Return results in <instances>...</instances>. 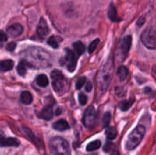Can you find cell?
I'll return each instance as SVG.
<instances>
[{
    "label": "cell",
    "mask_w": 156,
    "mask_h": 155,
    "mask_svg": "<svg viewBox=\"0 0 156 155\" xmlns=\"http://www.w3.org/2000/svg\"><path fill=\"white\" fill-rule=\"evenodd\" d=\"M113 72H114V63L109 60L106 64L102 66L97 76V83L99 89L105 92L109 87L112 80Z\"/></svg>",
    "instance_id": "obj_1"
},
{
    "label": "cell",
    "mask_w": 156,
    "mask_h": 155,
    "mask_svg": "<svg viewBox=\"0 0 156 155\" xmlns=\"http://www.w3.org/2000/svg\"><path fill=\"white\" fill-rule=\"evenodd\" d=\"M49 147L53 155H71L69 144L61 137L52 138L49 141Z\"/></svg>",
    "instance_id": "obj_2"
},
{
    "label": "cell",
    "mask_w": 156,
    "mask_h": 155,
    "mask_svg": "<svg viewBox=\"0 0 156 155\" xmlns=\"http://www.w3.org/2000/svg\"><path fill=\"white\" fill-rule=\"evenodd\" d=\"M146 133V129L143 125H139L129 135L126 142V149L132 150L135 149L143 140Z\"/></svg>",
    "instance_id": "obj_3"
},
{
    "label": "cell",
    "mask_w": 156,
    "mask_h": 155,
    "mask_svg": "<svg viewBox=\"0 0 156 155\" xmlns=\"http://www.w3.org/2000/svg\"><path fill=\"white\" fill-rule=\"evenodd\" d=\"M50 76L52 79V87L55 92L58 94H63L66 87V81L63 74L59 70L56 69L52 71Z\"/></svg>",
    "instance_id": "obj_4"
},
{
    "label": "cell",
    "mask_w": 156,
    "mask_h": 155,
    "mask_svg": "<svg viewBox=\"0 0 156 155\" xmlns=\"http://www.w3.org/2000/svg\"><path fill=\"white\" fill-rule=\"evenodd\" d=\"M131 43H132V36H129V35L125 36L120 41V43L117 45V52H116L117 58L119 61L123 62L126 59L128 53L130 50Z\"/></svg>",
    "instance_id": "obj_5"
},
{
    "label": "cell",
    "mask_w": 156,
    "mask_h": 155,
    "mask_svg": "<svg viewBox=\"0 0 156 155\" xmlns=\"http://www.w3.org/2000/svg\"><path fill=\"white\" fill-rule=\"evenodd\" d=\"M141 40L143 45L149 49H156V30L149 28L143 32Z\"/></svg>",
    "instance_id": "obj_6"
},
{
    "label": "cell",
    "mask_w": 156,
    "mask_h": 155,
    "mask_svg": "<svg viewBox=\"0 0 156 155\" xmlns=\"http://www.w3.org/2000/svg\"><path fill=\"white\" fill-rule=\"evenodd\" d=\"M77 55L69 49L65 50V56L60 60L62 65H66V68L70 72L75 71L77 65Z\"/></svg>",
    "instance_id": "obj_7"
},
{
    "label": "cell",
    "mask_w": 156,
    "mask_h": 155,
    "mask_svg": "<svg viewBox=\"0 0 156 155\" xmlns=\"http://www.w3.org/2000/svg\"><path fill=\"white\" fill-rule=\"evenodd\" d=\"M96 119V111L93 106H89L84 113L82 122L85 127L91 128L94 125Z\"/></svg>",
    "instance_id": "obj_8"
},
{
    "label": "cell",
    "mask_w": 156,
    "mask_h": 155,
    "mask_svg": "<svg viewBox=\"0 0 156 155\" xmlns=\"http://www.w3.org/2000/svg\"><path fill=\"white\" fill-rule=\"evenodd\" d=\"M49 33V27L47 26V22L43 18H41L39 21V24L37 25V36H39L40 39L43 40L47 36V35Z\"/></svg>",
    "instance_id": "obj_9"
},
{
    "label": "cell",
    "mask_w": 156,
    "mask_h": 155,
    "mask_svg": "<svg viewBox=\"0 0 156 155\" xmlns=\"http://www.w3.org/2000/svg\"><path fill=\"white\" fill-rule=\"evenodd\" d=\"M23 30L24 28L22 25L20 24H14L7 28V34L12 37H17L23 33Z\"/></svg>",
    "instance_id": "obj_10"
},
{
    "label": "cell",
    "mask_w": 156,
    "mask_h": 155,
    "mask_svg": "<svg viewBox=\"0 0 156 155\" xmlns=\"http://www.w3.org/2000/svg\"><path fill=\"white\" fill-rule=\"evenodd\" d=\"M20 141L15 138H5L1 139L2 147H18Z\"/></svg>",
    "instance_id": "obj_11"
},
{
    "label": "cell",
    "mask_w": 156,
    "mask_h": 155,
    "mask_svg": "<svg viewBox=\"0 0 156 155\" xmlns=\"http://www.w3.org/2000/svg\"><path fill=\"white\" fill-rule=\"evenodd\" d=\"M30 67H32V65H30V62H28L25 59L21 60L18 63V67H17V71H18V74L21 76H24L26 74V72H27V70Z\"/></svg>",
    "instance_id": "obj_12"
},
{
    "label": "cell",
    "mask_w": 156,
    "mask_h": 155,
    "mask_svg": "<svg viewBox=\"0 0 156 155\" xmlns=\"http://www.w3.org/2000/svg\"><path fill=\"white\" fill-rule=\"evenodd\" d=\"M40 117L41 119L44 120H50L53 118V109H52V106H45L44 108H43L42 110L41 111L39 114Z\"/></svg>",
    "instance_id": "obj_13"
},
{
    "label": "cell",
    "mask_w": 156,
    "mask_h": 155,
    "mask_svg": "<svg viewBox=\"0 0 156 155\" xmlns=\"http://www.w3.org/2000/svg\"><path fill=\"white\" fill-rule=\"evenodd\" d=\"M53 128L57 131H66L69 129V123L65 119H59L53 124Z\"/></svg>",
    "instance_id": "obj_14"
},
{
    "label": "cell",
    "mask_w": 156,
    "mask_h": 155,
    "mask_svg": "<svg viewBox=\"0 0 156 155\" xmlns=\"http://www.w3.org/2000/svg\"><path fill=\"white\" fill-rule=\"evenodd\" d=\"M20 100L24 104L28 105L30 104L33 101V97H32L31 94L28 91H23L20 96Z\"/></svg>",
    "instance_id": "obj_15"
},
{
    "label": "cell",
    "mask_w": 156,
    "mask_h": 155,
    "mask_svg": "<svg viewBox=\"0 0 156 155\" xmlns=\"http://www.w3.org/2000/svg\"><path fill=\"white\" fill-rule=\"evenodd\" d=\"M73 48H74V53L77 55L78 56H82L85 50V46L81 41H77V42L73 43Z\"/></svg>",
    "instance_id": "obj_16"
},
{
    "label": "cell",
    "mask_w": 156,
    "mask_h": 155,
    "mask_svg": "<svg viewBox=\"0 0 156 155\" xmlns=\"http://www.w3.org/2000/svg\"><path fill=\"white\" fill-rule=\"evenodd\" d=\"M14 62L11 59H5V60L2 61L1 62V71H10L13 68Z\"/></svg>",
    "instance_id": "obj_17"
},
{
    "label": "cell",
    "mask_w": 156,
    "mask_h": 155,
    "mask_svg": "<svg viewBox=\"0 0 156 155\" xmlns=\"http://www.w3.org/2000/svg\"><path fill=\"white\" fill-rule=\"evenodd\" d=\"M106 136L108 138V139L109 140H113L114 138H116V137L117 136V129L114 126H108L106 129Z\"/></svg>",
    "instance_id": "obj_18"
},
{
    "label": "cell",
    "mask_w": 156,
    "mask_h": 155,
    "mask_svg": "<svg viewBox=\"0 0 156 155\" xmlns=\"http://www.w3.org/2000/svg\"><path fill=\"white\" fill-rule=\"evenodd\" d=\"M108 17L112 21H119L118 16H117V12L116 8L114 7V4H111L108 10Z\"/></svg>",
    "instance_id": "obj_19"
},
{
    "label": "cell",
    "mask_w": 156,
    "mask_h": 155,
    "mask_svg": "<svg viewBox=\"0 0 156 155\" xmlns=\"http://www.w3.org/2000/svg\"><path fill=\"white\" fill-rule=\"evenodd\" d=\"M37 84L42 88H45L49 84L48 78L45 74H40L37 77Z\"/></svg>",
    "instance_id": "obj_20"
},
{
    "label": "cell",
    "mask_w": 156,
    "mask_h": 155,
    "mask_svg": "<svg viewBox=\"0 0 156 155\" xmlns=\"http://www.w3.org/2000/svg\"><path fill=\"white\" fill-rule=\"evenodd\" d=\"M101 143L99 140H95V141H92V142H90L89 144L87 145L86 147V150L87 151H94V150H98L101 147Z\"/></svg>",
    "instance_id": "obj_21"
},
{
    "label": "cell",
    "mask_w": 156,
    "mask_h": 155,
    "mask_svg": "<svg viewBox=\"0 0 156 155\" xmlns=\"http://www.w3.org/2000/svg\"><path fill=\"white\" fill-rule=\"evenodd\" d=\"M128 69L125 66H120L117 70V75H118L120 81H124L127 78Z\"/></svg>",
    "instance_id": "obj_22"
},
{
    "label": "cell",
    "mask_w": 156,
    "mask_h": 155,
    "mask_svg": "<svg viewBox=\"0 0 156 155\" xmlns=\"http://www.w3.org/2000/svg\"><path fill=\"white\" fill-rule=\"evenodd\" d=\"M134 100H135V99L134 98H130L129 100H123V101H122L120 104V109L123 111L128 110V109L130 108V106L133 105V103H134Z\"/></svg>",
    "instance_id": "obj_23"
},
{
    "label": "cell",
    "mask_w": 156,
    "mask_h": 155,
    "mask_svg": "<svg viewBox=\"0 0 156 155\" xmlns=\"http://www.w3.org/2000/svg\"><path fill=\"white\" fill-rule=\"evenodd\" d=\"M99 42H100V40L95 39V40H93L91 43H90L89 46H88V53H90V54H91V53H92L93 52L96 50L98 45L99 44Z\"/></svg>",
    "instance_id": "obj_24"
},
{
    "label": "cell",
    "mask_w": 156,
    "mask_h": 155,
    "mask_svg": "<svg viewBox=\"0 0 156 155\" xmlns=\"http://www.w3.org/2000/svg\"><path fill=\"white\" fill-rule=\"evenodd\" d=\"M111 113L108 112H105V115L103 116V126L104 127L108 128V126L110 124V122H111Z\"/></svg>",
    "instance_id": "obj_25"
},
{
    "label": "cell",
    "mask_w": 156,
    "mask_h": 155,
    "mask_svg": "<svg viewBox=\"0 0 156 155\" xmlns=\"http://www.w3.org/2000/svg\"><path fill=\"white\" fill-rule=\"evenodd\" d=\"M47 43H48L50 46L53 47V48H54V49L58 48V46H59L58 41L56 40V39L55 38V36H50V37L49 38L48 41H47Z\"/></svg>",
    "instance_id": "obj_26"
},
{
    "label": "cell",
    "mask_w": 156,
    "mask_h": 155,
    "mask_svg": "<svg viewBox=\"0 0 156 155\" xmlns=\"http://www.w3.org/2000/svg\"><path fill=\"white\" fill-rule=\"evenodd\" d=\"M85 82H86V78L85 77H81L79 78L77 80L76 84V88L77 90H80L81 88L83 87V85L85 84Z\"/></svg>",
    "instance_id": "obj_27"
},
{
    "label": "cell",
    "mask_w": 156,
    "mask_h": 155,
    "mask_svg": "<svg viewBox=\"0 0 156 155\" xmlns=\"http://www.w3.org/2000/svg\"><path fill=\"white\" fill-rule=\"evenodd\" d=\"M79 101L82 106H85L87 103V101H88V97H87V96L85 94L80 93L79 94Z\"/></svg>",
    "instance_id": "obj_28"
},
{
    "label": "cell",
    "mask_w": 156,
    "mask_h": 155,
    "mask_svg": "<svg viewBox=\"0 0 156 155\" xmlns=\"http://www.w3.org/2000/svg\"><path fill=\"white\" fill-rule=\"evenodd\" d=\"M15 47H16V43L14 42H12L8 44L7 46H6V49H7L8 51H13L15 49Z\"/></svg>",
    "instance_id": "obj_29"
},
{
    "label": "cell",
    "mask_w": 156,
    "mask_h": 155,
    "mask_svg": "<svg viewBox=\"0 0 156 155\" xmlns=\"http://www.w3.org/2000/svg\"><path fill=\"white\" fill-rule=\"evenodd\" d=\"M92 88H93L92 83H91V81L87 82V84H85V90H86V91H88V92H90V91L92 90Z\"/></svg>",
    "instance_id": "obj_30"
},
{
    "label": "cell",
    "mask_w": 156,
    "mask_h": 155,
    "mask_svg": "<svg viewBox=\"0 0 156 155\" xmlns=\"http://www.w3.org/2000/svg\"><path fill=\"white\" fill-rule=\"evenodd\" d=\"M112 147H113L112 143H107V144H105V147H104V150H105V151L108 152L110 151V150H111Z\"/></svg>",
    "instance_id": "obj_31"
},
{
    "label": "cell",
    "mask_w": 156,
    "mask_h": 155,
    "mask_svg": "<svg viewBox=\"0 0 156 155\" xmlns=\"http://www.w3.org/2000/svg\"><path fill=\"white\" fill-rule=\"evenodd\" d=\"M7 39H8L7 34H6L4 31H1V38H0V40H1L2 42H5V41L7 40Z\"/></svg>",
    "instance_id": "obj_32"
},
{
    "label": "cell",
    "mask_w": 156,
    "mask_h": 155,
    "mask_svg": "<svg viewBox=\"0 0 156 155\" xmlns=\"http://www.w3.org/2000/svg\"><path fill=\"white\" fill-rule=\"evenodd\" d=\"M111 155H120V153H119L117 151H114L112 153H111Z\"/></svg>",
    "instance_id": "obj_33"
},
{
    "label": "cell",
    "mask_w": 156,
    "mask_h": 155,
    "mask_svg": "<svg viewBox=\"0 0 156 155\" xmlns=\"http://www.w3.org/2000/svg\"><path fill=\"white\" fill-rule=\"evenodd\" d=\"M155 73L156 74V66H155Z\"/></svg>",
    "instance_id": "obj_34"
}]
</instances>
